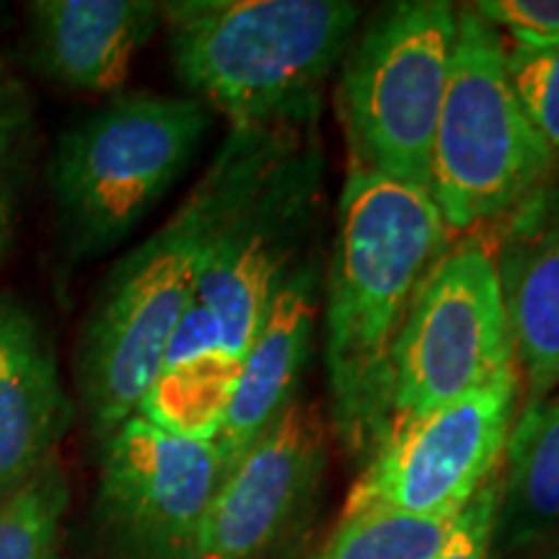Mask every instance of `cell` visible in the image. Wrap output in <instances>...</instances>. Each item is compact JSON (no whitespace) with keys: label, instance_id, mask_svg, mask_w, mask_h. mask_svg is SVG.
<instances>
[{"label":"cell","instance_id":"cell-1","mask_svg":"<svg viewBox=\"0 0 559 559\" xmlns=\"http://www.w3.org/2000/svg\"><path fill=\"white\" fill-rule=\"evenodd\" d=\"M313 130L230 128L171 218L107 272L73 362L96 438L107 440L135 415L221 234Z\"/></svg>","mask_w":559,"mask_h":559},{"label":"cell","instance_id":"cell-2","mask_svg":"<svg viewBox=\"0 0 559 559\" xmlns=\"http://www.w3.org/2000/svg\"><path fill=\"white\" fill-rule=\"evenodd\" d=\"M451 236L430 192L347 169L326 277L324 366L332 428L353 459L368 461L389 436L396 342Z\"/></svg>","mask_w":559,"mask_h":559},{"label":"cell","instance_id":"cell-3","mask_svg":"<svg viewBox=\"0 0 559 559\" xmlns=\"http://www.w3.org/2000/svg\"><path fill=\"white\" fill-rule=\"evenodd\" d=\"M360 19L349 0L160 3L174 73L230 128H317L321 91Z\"/></svg>","mask_w":559,"mask_h":559},{"label":"cell","instance_id":"cell-4","mask_svg":"<svg viewBox=\"0 0 559 559\" xmlns=\"http://www.w3.org/2000/svg\"><path fill=\"white\" fill-rule=\"evenodd\" d=\"M210 130L192 96L117 94L66 130L50 158V190L73 260L107 254L185 177Z\"/></svg>","mask_w":559,"mask_h":559},{"label":"cell","instance_id":"cell-5","mask_svg":"<svg viewBox=\"0 0 559 559\" xmlns=\"http://www.w3.org/2000/svg\"><path fill=\"white\" fill-rule=\"evenodd\" d=\"M506 52L495 26L459 9L430 160V198L453 236L502 223L555 187L559 160L515 96Z\"/></svg>","mask_w":559,"mask_h":559},{"label":"cell","instance_id":"cell-6","mask_svg":"<svg viewBox=\"0 0 559 559\" xmlns=\"http://www.w3.org/2000/svg\"><path fill=\"white\" fill-rule=\"evenodd\" d=\"M456 13L445 0H400L376 11L355 34L340 62L337 91L349 169L430 192Z\"/></svg>","mask_w":559,"mask_h":559},{"label":"cell","instance_id":"cell-7","mask_svg":"<svg viewBox=\"0 0 559 559\" xmlns=\"http://www.w3.org/2000/svg\"><path fill=\"white\" fill-rule=\"evenodd\" d=\"M510 370H519V362L495 241L472 230L432 264L404 321L394 349L391 430L464 400Z\"/></svg>","mask_w":559,"mask_h":559},{"label":"cell","instance_id":"cell-8","mask_svg":"<svg viewBox=\"0 0 559 559\" xmlns=\"http://www.w3.org/2000/svg\"><path fill=\"white\" fill-rule=\"evenodd\" d=\"M521 391V373L510 370L464 400L396 425L355 479L342 519H456L500 472Z\"/></svg>","mask_w":559,"mask_h":559},{"label":"cell","instance_id":"cell-9","mask_svg":"<svg viewBox=\"0 0 559 559\" xmlns=\"http://www.w3.org/2000/svg\"><path fill=\"white\" fill-rule=\"evenodd\" d=\"M223 474L215 443L132 415L104 440L96 526L117 559H200Z\"/></svg>","mask_w":559,"mask_h":559},{"label":"cell","instance_id":"cell-10","mask_svg":"<svg viewBox=\"0 0 559 559\" xmlns=\"http://www.w3.org/2000/svg\"><path fill=\"white\" fill-rule=\"evenodd\" d=\"M306 135L243 205L215 243L194 300L218 319L223 340L239 358L262 326L280 285L317 223L324 192V156Z\"/></svg>","mask_w":559,"mask_h":559},{"label":"cell","instance_id":"cell-11","mask_svg":"<svg viewBox=\"0 0 559 559\" xmlns=\"http://www.w3.org/2000/svg\"><path fill=\"white\" fill-rule=\"evenodd\" d=\"M326 428L296 400L223 477L202 528L200 559H262L296 531L317 495Z\"/></svg>","mask_w":559,"mask_h":559},{"label":"cell","instance_id":"cell-12","mask_svg":"<svg viewBox=\"0 0 559 559\" xmlns=\"http://www.w3.org/2000/svg\"><path fill=\"white\" fill-rule=\"evenodd\" d=\"M495 262L515 362L521 407L559 389V194L555 187L498 223Z\"/></svg>","mask_w":559,"mask_h":559},{"label":"cell","instance_id":"cell-13","mask_svg":"<svg viewBox=\"0 0 559 559\" xmlns=\"http://www.w3.org/2000/svg\"><path fill=\"white\" fill-rule=\"evenodd\" d=\"M319 290V264L309 254L272 298L262 326L243 355L239 386L226 423L213 440L226 472L296 402V391L311 358Z\"/></svg>","mask_w":559,"mask_h":559},{"label":"cell","instance_id":"cell-14","mask_svg":"<svg viewBox=\"0 0 559 559\" xmlns=\"http://www.w3.org/2000/svg\"><path fill=\"white\" fill-rule=\"evenodd\" d=\"M70 402L41 321L0 293V498L34 477L66 436Z\"/></svg>","mask_w":559,"mask_h":559},{"label":"cell","instance_id":"cell-15","mask_svg":"<svg viewBox=\"0 0 559 559\" xmlns=\"http://www.w3.org/2000/svg\"><path fill=\"white\" fill-rule=\"evenodd\" d=\"M160 26L151 0H34L29 60L60 86L111 94Z\"/></svg>","mask_w":559,"mask_h":559},{"label":"cell","instance_id":"cell-16","mask_svg":"<svg viewBox=\"0 0 559 559\" xmlns=\"http://www.w3.org/2000/svg\"><path fill=\"white\" fill-rule=\"evenodd\" d=\"M241 366L243 358L226 345L218 319L192 300L135 415L171 436L213 443L234 402Z\"/></svg>","mask_w":559,"mask_h":559},{"label":"cell","instance_id":"cell-17","mask_svg":"<svg viewBox=\"0 0 559 559\" xmlns=\"http://www.w3.org/2000/svg\"><path fill=\"white\" fill-rule=\"evenodd\" d=\"M559 539V389L521 407L500 466L492 559Z\"/></svg>","mask_w":559,"mask_h":559},{"label":"cell","instance_id":"cell-18","mask_svg":"<svg viewBox=\"0 0 559 559\" xmlns=\"http://www.w3.org/2000/svg\"><path fill=\"white\" fill-rule=\"evenodd\" d=\"M68 481L58 461L0 500V559H58Z\"/></svg>","mask_w":559,"mask_h":559},{"label":"cell","instance_id":"cell-19","mask_svg":"<svg viewBox=\"0 0 559 559\" xmlns=\"http://www.w3.org/2000/svg\"><path fill=\"white\" fill-rule=\"evenodd\" d=\"M453 519H409L362 513L340 519V526L317 559H432Z\"/></svg>","mask_w":559,"mask_h":559},{"label":"cell","instance_id":"cell-20","mask_svg":"<svg viewBox=\"0 0 559 559\" xmlns=\"http://www.w3.org/2000/svg\"><path fill=\"white\" fill-rule=\"evenodd\" d=\"M506 60L523 111L559 160V45L542 50L510 45Z\"/></svg>","mask_w":559,"mask_h":559},{"label":"cell","instance_id":"cell-21","mask_svg":"<svg viewBox=\"0 0 559 559\" xmlns=\"http://www.w3.org/2000/svg\"><path fill=\"white\" fill-rule=\"evenodd\" d=\"M26 140H29V117H26L19 91L3 86L0 88V260L13 236Z\"/></svg>","mask_w":559,"mask_h":559},{"label":"cell","instance_id":"cell-22","mask_svg":"<svg viewBox=\"0 0 559 559\" xmlns=\"http://www.w3.org/2000/svg\"><path fill=\"white\" fill-rule=\"evenodd\" d=\"M469 9L513 45L531 50L559 45V0H479Z\"/></svg>","mask_w":559,"mask_h":559},{"label":"cell","instance_id":"cell-23","mask_svg":"<svg viewBox=\"0 0 559 559\" xmlns=\"http://www.w3.org/2000/svg\"><path fill=\"white\" fill-rule=\"evenodd\" d=\"M500 472L466 502L453 519L440 549L432 559H492L495 513H498Z\"/></svg>","mask_w":559,"mask_h":559},{"label":"cell","instance_id":"cell-24","mask_svg":"<svg viewBox=\"0 0 559 559\" xmlns=\"http://www.w3.org/2000/svg\"><path fill=\"white\" fill-rule=\"evenodd\" d=\"M0 79H3V68H0ZM0 88H3V83H0Z\"/></svg>","mask_w":559,"mask_h":559},{"label":"cell","instance_id":"cell-25","mask_svg":"<svg viewBox=\"0 0 559 559\" xmlns=\"http://www.w3.org/2000/svg\"><path fill=\"white\" fill-rule=\"evenodd\" d=\"M549 559H559V551H557V555H551V557H549Z\"/></svg>","mask_w":559,"mask_h":559}]
</instances>
